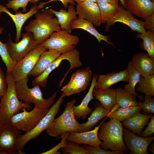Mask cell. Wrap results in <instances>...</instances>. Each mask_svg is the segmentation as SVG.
<instances>
[{
  "label": "cell",
  "instance_id": "1",
  "mask_svg": "<svg viewBox=\"0 0 154 154\" xmlns=\"http://www.w3.org/2000/svg\"><path fill=\"white\" fill-rule=\"evenodd\" d=\"M35 18L30 20L24 27L27 32L32 33L37 43L41 44L54 32L61 30L57 18L50 9H46L35 14Z\"/></svg>",
  "mask_w": 154,
  "mask_h": 154
},
{
  "label": "cell",
  "instance_id": "2",
  "mask_svg": "<svg viewBox=\"0 0 154 154\" xmlns=\"http://www.w3.org/2000/svg\"><path fill=\"white\" fill-rule=\"evenodd\" d=\"M5 77L7 88L5 94L1 98L0 124L9 125L13 116L24 109L29 110L31 107L18 98L16 91L15 81L11 73H7Z\"/></svg>",
  "mask_w": 154,
  "mask_h": 154
},
{
  "label": "cell",
  "instance_id": "3",
  "mask_svg": "<svg viewBox=\"0 0 154 154\" xmlns=\"http://www.w3.org/2000/svg\"><path fill=\"white\" fill-rule=\"evenodd\" d=\"M102 123L99 129L98 136L102 140L100 148L112 151L121 150L127 152V149L123 139V126L121 122L110 118L107 122Z\"/></svg>",
  "mask_w": 154,
  "mask_h": 154
},
{
  "label": "cell",
  "instance_id": "4",
  "mask_svg": "<svg viewBox=\"0 0 154 154\" xmlns=\"http://www.w3.org/2000/svg\"><path fill=\"white\" fill-rule=\"evenodd\" d=\"M28 78L15 82L16 91L17 97L21 101L29 104H34L43 108H48L52 105L57 96V92L50 97L45 99L39 85L29 88L27 85Z\"/></svg>",
  "mask_w": 154,
  "mask_h": 154
},
{
  "label": "cell",
  "instance_id": "5",
  "mask_svg": "<svg viewBox=\"0 0 154 154\" xmlns=\"http://www.w3.org/2000/svg\"><path fill=\"white\" fill-rule=\"evenodd\" d=\"M76 102V100L73 99L66 104L63 112L54 119L51 126L47 130L48 135L58 137L64 132H79L80 123L76 121L73 111Z\"/></svg>",
  "mask_w": 154,
  "mask_h": 154
},
{
  "label": "cell",
  "instance_id": "6",
  "mask_svg": "<svg viewBox=\"0 0 154 154\" xmlns=\"http://www.w3.org/2000/svg\"><path fill=\"white\" fill-rule=\"evenodd\" d=\"M64 97L62 95L56 102L52 105L47 113L40 120L37 126L32 130L21 135L17 139L18 152L22 154L25 145L32 139H35L44 130L51 126L57 114L59 112Z\"/></svg>",
  "mask_w": 154,
  "mask_h": 154
},
{
  "label": "cell",
  "instance_id": "7",
  "mask_svg": "<svg viewBox=\"0 0 154 154\" xmlns=\"http://www.w3.org/2000/svg\"><path fill=\"white\" fill-rule=\"evenodd\" d=\"M50 108H43L35 105L34 108L30 111L24 109L11 117L9 125L19 129L29 132L35 128L42 118L49 110Z\"/></svg>",
  "mask_w": 154,
  "mask_h": 154
},
{
  "label": "cell",
  "instance_id": "8",
  "mask_svg": "<svg viewBox=\"0 0 154 154\" xmlns=\"http://www.w3.org/2000/svg\"><path fill=\"white\" fill-rule=\"evenodd\" d=\"M79 37L65 30L55 32L41 44L48 50L56 51L61 54L75 49L79 41Z\"/></svg>",
  "mask_w": 154,
  "mask_h": 154
},
{
  "label": "cell",
  "instance_id": "9",
  "mask_svg": "<svg viewBox=\"0 0 154 154\" xmlns=\"http://www.w3.org/2000/svg\"><path fill=\"white\" fill-rule=\"evenodd\" d=\"M64 60H68L70 66L69 69L61 80L60 82L61 83H63L67 74L71 69L79 68L83 65L80 59V52L78 50L75 48L69 52L61 54L42 73L35 78V80L37 83L42 86H46L50 74L58 67L62 61Z\"/></svg>",
  "mask_w": 154,
  "mask_h": 154
},
{
  "label": "cell",
  "instance_id": "10",
  "mask_svg": "<svg viewBox=\"0 0 154 154\" xmlns=\"http://www.w3.org/2000/svg\"><path fill=\"white\" fill-rule=\"evenodd\" d=\"M47 50L41 44H39L17 62L11 72L14 81L15 82L28 77L41 54Z\"/></svg>",
  "mask_w": 154,
  "mask_h": 154
},
{
  "label": "cell",
  "instance_id": "11",
  "mask_svg": "<svg viewBox=\"0 0 154 154\" xmlns=\"http://www.w3.org/2000/svg\"><path fill=\"white\" fill-rule=\"evenodd\" d=\"M22 37V39L18 42H13L11 38H9L6 43L12 60L16 62L39 45L32 33L27 32L23 33Z\"/></svg>",
  "mask_w": 154,
  "mask_h": 154
},
{
  "label": "cell",
  "instance_id": "12",
  "mask_svg": "<svg viewBox=\"0 0 154 154\" xmlns=\"http://www.w3.org/2000/svg\"><path fill=\"white\" fill-rule=\"evenodd\" d=\"M92 72L90 67L78 69L72 75L68 83L61 90L64 97L84 90L89 85L92 78Z\"/></svg>",
  "mask_w": 154,
  "mask_h": 154
},
{
  "label": "cell",
  "instance_id": "13",
  "mask_svg": "<svg viewBox=\"0 0 154 154\" xmlns=\"http://www.w3.org/2000/svg\"><path fill=\"white\" fill-rule=\"evenodd\" d=\"M21 134L13 126L0 124V154L17 153V139Z\"/></svg>",
  "mask_w": 154,
  "mask_h": 154
},
{
  "label": "cell",
  "instance_id": "14",
  "mask_svg": "<svg viewBox=\"0 0 154 154\" xmlns=\"http://www.w3.org/2000/svg\"><path fill=\"white\" fill-rule=\"evenodd\" d=\"M123 139L127 150L131 154H147V149L154 137H143L136 135L130 130L123 129Z\"/></svg>",
  "mask_w": 154,
  "mask_h": 154
},
{
  "label": "cell",
  "instance_id": "15",
  "mask_svg": "<svg viewBox=\"0 0 154 154\" xmlns=\"http://www.w3.org/2000/svg\"><path fill=\"white\" fill-rule=\"evenodd\" d=\"M122 23L129 27L132 31L138 33L145 32L146 30L143 27V21L135 18L131 13L122 5H119L118 11L106 23L105 31H108L111 27L116 22Z\"/></svg>",
  "mask_w": 154,
  "mask_h": 154
},
{
  "label": "cell",
  "instance_id": "16",
  "mask_svg": "<svg viewBox=\"0 0 154 154\" xmlns=\"http://www.w3.org/2000/svg\"><path fill=\"white\" fill-rule=\"evenodd\" d=\"M125 8L133 15L145 21L154 14V2L149 0H124Z\"/></svg>",
  "mask_w": 154,
  "mask_h": 154
},
{
  "label": "cell",
  "instance_id": "17",
  "mask_svg": "<svg viewBox=\"0 0 154 154\" xmlns=\"http://www.w3.org/2000/svg\"><path fill=\"white\" fill-rule=\"evenodd\" d=\"M76 9L78 17L85 19L97 27L101 25L100 14L97 3L86 1L77 3Z\"/></svg>",
  "mask_w": 154,
  "mask_h": 154
},
{
  "label": "cell",
  "instance_id": "18",
  "mask_svg": "<svg viewBox=\"0 0 154 154\" xmlns=\"http://www.w3.org/2000/svg\"><path fill=\"white\" fill-rule=\"evenodd\" d=\"M7 8L6 7L0 4V15L2 13L4 12L7 14L12 19L16 28L15 42H17L19 41L21 38V30L24 23L28 19L37 13L40 9L38 5L35 4L28 12L23 13L21 11H18L14 15L11 13Z\"/></svg>",
  "mask_w": 154,
  "mask_h": 154
},
{
  "label": "cell",
  "instance_id": "19",
  "mask_svg": "<svg viewBox=\"0 0 154 154\" xmlns=\"http://www.w3.org/2000/svg\"><path fill=\"white\" fill-rule=\"evenodd\" d=\"M102 123L92 130L84 132H70L66 139L67 141H73L79 144H84L100 147L102 141L98 138V133Z\"/></svg>",
  "mask_w": 154,
  "mask_h": 154
},
{
  "label": "cell",
  "instance_id": "20",
  "mask_svg": "<svg viewBox=\"0 0 154 154\" xmlns=\"http://www.w3.org/2000/svg\"><path fill=\"white\" fill-rule=\"evenodd\" d=\"M121 81L129 82L127 69L117 72H112L98 76L94 89H105Z\"/></svg>",
  "mask_w": 154,
  "mask_h": 154
},
{
  "label": "cell",
  "instance_id": "21",
  "mask_svg": "<svg viewBox=\"0 0 154 154\" xmlns=\"http://www.w3.org/2000/svg\"><path fill=\"white\" fill-rule=\"evenodd\" d=\"M131 62L133 66L143 77L154 73V58L147 53H138L133 56Z\"/></svg>",
  "mask_w": 154,
  "mask_h": 154
},
{
  "label": "cell",
  "instance_id": "22",
  "mask_svg": "<svg viewBox=\"0 0 154 154\" xmlns=\"http://www.w3.org/2000/svg\"><path fill=\"white\" fill-rule=\"evenodd\" d=\"M49 9L57 18L61 30H66L71 33L70 23L72 21L78 18L74 6L69 5L67 7V10L62 9L59 11L52 8Z\"/></svg>",
  "mask_w": 154,
  "mask_h": 154
},
{
  "label": "cell",
  "instance_id": "23",
  "mask_svg": "<svg viewBox=\"0 0 154 154\" xmlns=\"http://www.w3.org/2000/svg\"><path fill=\"white\" fill-rule=\"evenodd\" d=\"M98 76L96 74H93L91 84L87 94L79 105L73 106V111L76 119L82 117V119H85L87 115L92 112V108H89L88 105L90 101L94 99L93 96V91Z\"/></svg>",
  "mask_w": 154,
  "mask_h": 154
},
{
  "label": "cell",
  "instance_id": "24",
  "mask_svg": "<svg viewBox=\"0 0 154 154\" xmlns=\"http://www.w3.org/2000/svg\"><path fill=\"white\" fill-rule=\"evenodd\" d=\"M152 116V114L145 115L139 112L121 123L123 126L140 136L143 128Z\"/></svg>",
  "mask_w": 154,
  "mask_h": 154
},
{
  "label": "cell",
  "instance_id": "25",
  "mask_svg": "<svg viewBox=\"0 0 154 154\" xmlns=\"http://www.w3.org/2000/svg\"><path fill=\"white\" fill-rule=\"evenodd\" d=\"M61 54L59 52L52 50L44 52L39 57L29 76L35 77L40 75Z\"/></svg>",
  "mask_w": 154,
  "mask_h": 154
},
{
  "label": "cell",
  "instance_id": "26",
  "mask_svg": "<svg viewBox=\"0 0 154 154\" xmlns=\"http://www.w3.org/2000/svg\"><path fill=\"white\" fill-rule=\"evenodd\" d=\"M94 109L92 112L88 120L85 123H80L79 132L90 131L93 127L101 119L107 116L110 112L105 109L98 102L94 105Z\"/></svg>",
  "mask_w": 154,
  "mask_h": 154
},
{
  "label": "cell",
  "instance_id": "27",
  "mask_svg": "<svg viewBox=\"0 0 154 154\" xmlns=\"http://www.w3.org/2000/svg\"><path fill=\"white\" fill-rule=\"evenodd\" d=\"M92 94L94 98L97 99L105 109L110 112L116 104V89H94Z\"/></svg>",
  "mask_w": 154,
  "mask_h": 154
},
{
  "label": "cell",
  "instance_id": "28",
  "mask_svg": "<svg viewBox=\"0 0 154 154\" xmlns=\"http://www.w3.org/2000/svg\"><path fill=\"white\" fill-rule=\"evenodd\" d=\"M70 27L72 30L81 29L86 31L95 37L100 43L103 40L112 46H114L113 43L108 40L109 39L108 36L100 33L95 29L94 25L92 23L85 19L78 18L71 22Z\"/></svg>",
  "mask_w": 154,
  "mask_h": 154
},
{
  "label": "cell",
  "instance_id": "29",
  "mask_svg": "<svg viewBox=\"0 0 154 154\" xmlns=\"http://www.w3.org/2000/svg\"><path fill=\"white\" fill-rule=\"evenodd\" d=\"M116 104L111 109L110 112L116 110L119 108H126L138 105L136 97L121 88L116 89Z\"/></svg>",
  "mask_w": 154,
  "mask_h": 154
},
{
  "label": "cell",
  "instance_id": "30",
  "mask_svg": "<svg viewBox=\"0 0 154 154\" xmlns=\"http://www.w3.org/2000/svg\"><path fill=\"white\" fill-rule=\"evenodd\" d=\"M127 70L128 75L129 83L125 85L124 89L133 95L137 97L140 101L144 100V98L138 95L135 91V87L139 81L141 75L133 66L131 60L128 63Z\"/></svg>",
  "mask_w": 154,
  "mask_h": 154
},
{
  "label": "cell",
  "instance_id": "31",
  "mask_svg": "<svg viewBox=\"0 0 154 154\" xmlns=\"http://www.w3.org/2000/svg\"><path fill=\"white\" fill-rule=\"evenodd\" d=\"M138 106H131L126 108H119L115 111L110 112L107 116L121 122L132 117L141 111Z\"/></svg>",
  "mask_w": 154,
  "mask_h": 154
},
{
  "label": "cell",
  "instance_id": "32",
  "mask_svg": "<svg viewBox=\"0 0 154 154\" xmlns=\"http://www.w3.org/2000/svg\"><path fill=\"white\" fill-rule=\"evenodd\" d=\"M136 90L145 95L154 96V74L143 77L141 75Z\"/></svg>",
  "mask_w": 154,
  "mask_h": 154
},
{
  "label": "cell",
  "instance_id": "33",
  "mask_svg": "<svg viewBox=\"0 0 154 154\" xmlns=\"http://www.w3.org/2000/svg\"><path fill=\"white\" fill-rule=\"evenodd\" d=\"M135 37L143 40L144 49L149 56L154 58V31L147 30L145 32L138 33Z\"/></svg>",
  "mask_w": 154,
  "mask_h": 154
},
{
  "label": "cell",
  "instance_id": "34",
  "mask_svg": "<svg viewBox=\"0 0 154 154\" xmlns=\"http://www.w3.org/2000/svg\"><path fill=\"white\" fill-rule=\"evenodd\" d=\"M97 3L100 9L102 23H106L118 10L119 5L105 3Z\"/></svg>",
  "mask_w": 154,
  "mask_h": 154
},
{
  "label": "cell",
  "instance_id": "35",
  "mask_svg": "<svg viewBox=\"0 0 154 154\" xmlns=\"http://www.w3.org/2000/svg\"><path fill=\"white\" fill-rule=\"evenodd\" d=\"M0 27V35L3 30ZM0 56L7 68V73H10L16 62L12 59L8 50L6 43H3L0 40Z\"/></svg>",
  "mask_w": 154,
  "mask_h": 154
},
{
  "label": "cell",
  "instance_id": "36",
  "mask_svg": "<svg viewBox=\"0 0 154 154\" xmlns=\"http://www.w3.org/2000/svg\"><path fill=\"white\" fill-rule=\"evenodd\" d=\"M40 0H8L5 4L6 7L12 9L16 12L18 11L20 8H22V12H25L27 10V6L29 2L37 4Z\"/></svg>",
  "mask_w": 154,
  "mask_h": 154
},
{
  "label": "cell",
  "instance_id": "37",
  "mask_svg": "<svg viewBox=\"0 0 154 154\" xmlns=\"http://www.w3.org/2000/svg\"><path fill=\"white\" fill-rule=\"evenodd\" d=\"M62 151L65 153L70 154H89L82 146L72 141L67 142L65 145L62 148Z\"/></svg>",
  "mask_w": 154,
  "mask_h": 154
},
{
  "label": "cell",
  "instance_id": "38",
  "mask_svg": "<svg viewBox=\"0 0 154 154\" xmlns=\"http://www.w3.org/2000/svg\"><path fill=\"white\" fill-rule=\"evenodd\" d=\"M144 102H141L138 101V106L141 110H142L143 114H149L154 113V98L152 96L148 95L145 96Z\"/></svg>",
  "mask_w": 154,
  "mask_h": 154
},
{
  "label": "cell",
  "instance_id": "39",
  "mask_svg": "<svg viewBox=\"0 0 154 154\" xmlns=\"http://www.w3.org/2000/svg\"><path fill=\"white\" fill-rule=\"evenodd\" d=\"M82 147L88 152L89 154H125L127 153V152L121 150L107 151L100 147L86 144H84Z\"/></svg>",
  "mask_w": 154,
  "mask_h": 154
},
{
  "label": "cell",
  "instance_id": "40",
  "mask_svg": "<svg viewBox=\"0 0 154 154\" xmlns=\"http://www.w3.org/2000/svg\"><path fill=\"white\" fill-rule=\"evenodd\" d=\"M70 132H64L58 138H61V140L60 142L56 146L51 148V149L47 151L44 152H43L41 154H60L61 153L58 151L60 149L64 147L66 145L67 141V138Z\"/></svg>",
  "mask_w": 154,
  "mask_h": 154
},
{
  "label": "cell",
  "instance_id": "41",
  "mask_svg": "<svg viewBox=\"0 0 154 154\" xmlns=\"http://www.w3.org/2000/svg\"><path fill=\"white\" fill-rule=\"evenodd\" d=\"M151 120L148 123L146 128L142 131L140 136L143 137H151L154 133V116L151 117Z\"/></svg>",
  "mask_w": 154,
  "mask_h": 154
},
{
  "label": "cell",
  "instance_id": "42",
  "mask_svg": "<svg viewBox=\"0 0 154 154\" xmlns=\"http://www.w3.org/2000/svg\"><path fill=\"white\" fill-rule=\"evenodd\" d=\"M7 88V83L5 77L0 66V97L5 94Z\"/></svg>",
  "mask_w": 154,
  "mask_h": 154
},
{
  "label": "cell",
  "instance_id": "43",
  "mask_svg": "<svg viewBox=\"0 0 154 154\" xmlns=\"http://www.w3.org/2000/svg\"><path fill=\"white\" fill-rule=\"evenodd\" d=\"M59 1L61 2L64 8L66 9H67L69 4L74 6L76 5V3L73 0H49L46 2L40 3L38 4V5L40 9H42L43 8L44 6L45 5L53 1Z\"/></svg>",
  "mask_w": 154,
  "mask_h": 154
},
{
  "label": "cell",
  "instance_id": "44",
  "mask_svg": "<svg viewBox=\"0 0 154 154\" xmlns=\"http://www.w3.org/2000/svg\"><path fill=\"white\" fill-rule=\"evenodd\" d=\"M143 27L145 30L154 31V14L143 22Z\"/></svg>",
  "mask_w": 154,
  "mask_h": 154
},
{
  "label": "cell",
  "instance_id": "45",
  "mask_svg": "<svg viewBox=\"0 0 154 154\" xmlns=\"http://www.w3.org/2000/svg\"><path fill=\"white\" fill-rule=\"evenodd\" d=\"M97 3H108L119 5V0H96Z\"/></svg>",
  "mask_w": 154,
  "mask_h": 154
},
{
  "label": "cell",
  "instance_id": "46",
  "mask_svg": "<svg viewBox=\"0 0 154 154\" xmlns=\"http://www.w3.org/2000/svg\"><path fill=\"white\" fill-rule=\"evenodd\" d=\"M76 3H81L86 1H90L97 3L96 0H73Z\"/></svg>",
  "mask_w": 154,
  "mask_h": 154
},
{
  "label": "cell",
  "instance_id": "47",
  "mask_svg": "<svg viewBox=\"0 0 154 154\" xmlns=\"http://www.w3.org/2000/svg\"><path fill=\"white\" fill-rule=\"evenodd\" d=\"M148 148L151 151L153 154H154V144L153 142V143H152Z\"/></svg>",
  "mask_w": 154,
  "mask_h": 154
},
{
  "label": "cell",
  "instance_id": "48",
  "mask_svg": "<svg viewBox=\"0 0 154 154\" xmlns=\"http://www.w3.org/2000/svg\"><path fill=\"white\" fill-rule=\"evenodd\" d=\"M121 4V5L124 8H125V4L124 1V0H119Z\"/></svg>",
  "mask_w": 154,
  "mask_h": 154
},
{
  "label": "cell",
  "instance_id": "49",
  "mask_svg": "<svg viewBox=\"0 0 154 154\" xmlns=\"http://www.w3.org/2000/svg\"><path fill=\"white\" fill-rule=\"evenodd\" d=\"M149 0L151 1L152 2H154V0Z\"/></svg>",
  "mask_w": 154,
  "mask_h": 154
},
{
  "label": "cell",
  "instance_id": "50",
  "mask_svg": "<svg viewBox=\"0 0 154 154\" xmlns=\"http://www.w3.org/2000/svg\"><path fill=\"white\" fill-rule=\"evenodd\" d=\"M0 110H1V106H0Z\"/></svg>",
  "mask_w": 154,
  "mask_h": 154
}]
</instances>
